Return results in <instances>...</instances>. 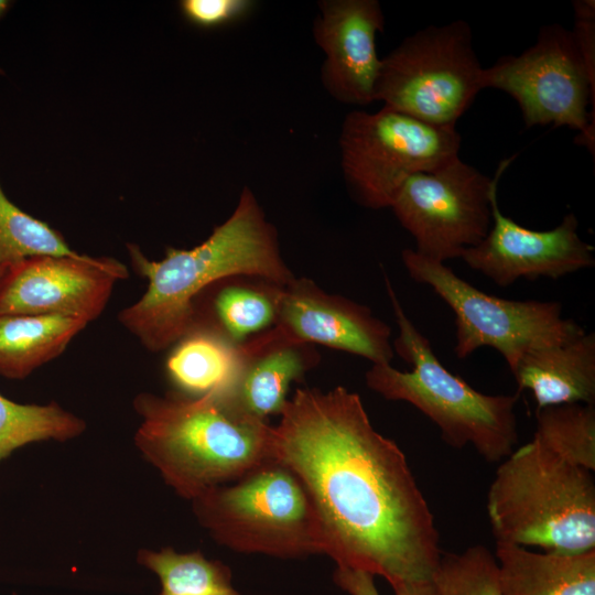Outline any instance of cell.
<instances>
[{
    "label": "cell",
    "mask_w": 595,
    "mask_h": 595,
    "mask_svg": "<svg viewBox=\"0 0 595 595\" xmlns=\"http://www.w3.org/2000/svg\"><path fill=\"white\" fill-rule=\"evenodd\" d=\"M241 348L239 377L225 396L240 411L261 421L281 413L290 385L318 359L311 345L288 342L271 328L247 339Z\"/></svg>",
    "instance_id": "16"
},
{
    "label": "cell",
    "mask_w": 595,
    "mask_h": 595,
    "mask_svg": "<svg viewBox=\"0 0 595 595\" xmlns=\"http://www.w3.org/2000/svg\"><path fill=\"white\" fill-rule=\"evenodd\" d=\"M138 560L159 576L160 595H239L231 584L229 569L199 552L142 550Z\"/></svg>",
    "instance_id": "22"
},
{
    "label": "cell",
    "mask_w": 595,
    "mask_h": 595,
    "mask_svg": "<svg viewBox=\"0 0 595 595\" xmlns=\"http://www.w3.org/2000/svg\"><path fill=\"white\" fill-rule=\"evenodd\" d=\"M538 409L569 403L595 404V334L586 333L528 351L510 370Z\"/></svg>",
    "instance_id": "17"
},
{
    "label": "cell",
    "mask_w": 595,
    "mask_h": 595,
    "mask_svg": "<svg viewBox=\"0 0 595 595\" xmlns=\"http://www.w3.org/2000/svg\"><path fill=\"white\" fill-rule=\"evenodd\" d=\"M536 420L533 440L563 459L595 470V404L540 408Z\"/></svg>",
    "instance_id": "23"
},
{
    "label": "cell",
    "mask_w": 595,
    "mask_h": 595,
    "mask_svg": "<svg viewBox=\"0 0 595 595\" xmlns=\"http://www.w3.org/2000/svg\"><path fill=\"white\" fill-rule=\"evenodd\" d=\"M313 24L315 43L325 55L321 79L338 102L366 106L376 101L381 58L376 35L385 28L377 0H323Z\"/></svg>",
    "instance_id": "15"
},
{
    "label": "cell",
    "mask_w": 595,
    "mask_h": 595,
    "mask_svg": "<svg viewBox=\"0 0 595 595\" xmlns=\"http://www.w3.org/2000/svg\"><path fill=\"white\" fill-rule=\"evenodd\" d=\"M455 128L437 127L383 106L355 110L342 125L340 165L353 198L371 209L390 208L405 181L459 156Z\"/></svg>",
    "instance_id": "9"
},
{
    "label": "cell",
    "mask_w": 595,
    "mask_h": 595,
    "mask_svg": "<svg viewBox=\"0 0 595 595\" xmlns=\"http://www.w3.org/2000/svg\"><path fill=\"white\" fill-rule=\"evenodd\" d=\"M511 161H501L494 177L459 156L410 176L390 208L415 240L413 250L444 263L477 246L491 227V193Z\"/></svg>",
    "instance_id": "11"
},
{
    "label": "cell",
    "mask_w": 595,
    "mask_h": 595,
    "mask_svg": "<svg viewBox=\"0 0 595 595\" xmlns=\"http://www.w3.org/2000/svg\"><path fill=\"white\" fill-rule=\"evenodd\" d=\"M272 426L275 459L299 478L336 566L382 576L393 593L433 581V513L399 446L344 387L298 389Z\"/></svg>",
    "instance_id": "1"
},
{
    "label": "cell",
    "mask_w": 595,
    "mask_h": 595,
    "mask_svg": "<svg viewBox=\"0 0 595 595\" xmlns=\"http://www.w3.org/2000/svg\"><path fill=\"white\" fill-rule=\"evenodd\" d=\"M385 283L399 328L393 350L413 368L401 371L391 364L371 365L365 376L368 388L385 399L415 407L452 447L470 444L487 462L505 459L518 443L515 410L519 396L485 394L450 372L404 313L386 274Z\"/></svg>",
    "instance_id": "5"
},
{
    "label": "cell",
    "mask_w": 595,
    "mask_h": 595,
    "mask_svg": "<svg viewBox=\"0 0 595 595\" xmlns=\"http://www.w3.org/2000/svg\"><path fill=\"white\" fill-rule=\"evenodd\" d=\"M0 73H2V71L0 69Z\"/></svg>",
    "instance_id": "29"
},
{
    "label": "cell",
    "mask_w": 595,
    "mask_h": 595,
    "mask_svg": "<svg viewBox=\"0 0 595 595\" xmlns=\"http://www.w3.org/2000/svg\"><path fill=\"white\" fill-rule=\"evenodd\" d=\"M242 361L241 344L234 343L213 322L196 316L174 344L166 371L171 381L191 397L213 391L227 394L239 377Z\"/></svg>",
    "instance_id": "19"
},
{
    "label": "cell",
    "mask_w": 595,
    "mask_h": 595,
    "mask_svg": "<svg viewBox=\"0 0 595 595\" xmlns=\"http://www.w3.org/2000/svg\"><path fill=\"white\" fill-rule=\"evenodd\" d=\"M595 68L578 45L573 30L559 23L540 29L536 43L519 55L499 57L484 68L482 87L500 89L518 104L527 128L567 126L578 131L580 143L594 153Z\"/></svg>",
    "instance_id": "10"
},
{
    "label": "cell",
    "mask_w": 595,
    "mask_h": 595,
    "mask_svg": "<svg viewBox=\"0 0 595 595\" xmlns=\"http://www.w3.org/2000/svg\"><path fill=\"white\" fill-rule=\"evenodd\" d=\"M250 0H183L180 3L185 19L201 28H216L236 22L247 15Z\"/></svg>",
    "instance_id": "27"
},
{
    "label": "cell",
    "mask_w": 595,
    "mask_h": 595,
    "mask_svg": "<svg viewBox=\"0 0 595 595\" xmlns=\"http://www.w3.org/2000/svg\"><path fill=\"white\" fill-rule=\"evenodd\" d=\"M495 558L502 595H595V550L537 553L496 542Z\"/></svg>",
    "instance_id": "18"
},
{
    "label": "cell",
    "mask_w": 595,
    "mask_h": 595,
    "mask_svg": "<svg viewBox=\"0 0 595 595\" xmlns=\"http://www.w3.org/2000/svg\"><path fill=\"white\" fill-rule=\"evenodd\" d=\"M229 279L214 298L215 322L234 343L242 344L272 327L282 285L261 279Z\"/></svg>",
    "instance_id": "21"
},
{
    "label": "cell",
    "mask_w": 595,
    "mask_h": 595,
    "mask_svg": "<svg viewBox=\"0 0 595 595\" xmlns=\"http://www.w3.org/2000/svg\"><path fill=\"white\" fill-rule=\"evenodd\" d=\"M401 258L412 280L431 286L455 315L457 358L480 347L496 349L509 369L530 350L570 340L585 331L562 316V306L550 301H517L487 294L442 262L403 249Z\"/></svg>",
    "instance_id": "8"
},
{
    "label": "cell",
    "mask_w": 595,
    "mask_h": 595,
    "mask_svg": "<svg viewBox=\"0 0 595 595\" xmlns=\"http://www.w3.org/2000/svg\"><path fill=\"white\" fill-rule=\"evenodd\" d=\"M85 428L84 420L57 403L20 404L0 394V461L28 443L67 441Z\"/></svg>",
    "instance_id": "24"
},
{
    "label": "cell",
    "mask_w": 595,
    "mask_h": 595,
    "mask_svg": "<svg viewBox=\"0 0 595 595\" xmlns=\"http://www.w3.org/2000/svg\"><path fill=\"white\" fill-rule=\"evenodd\" d=\"M58 231L15 206L0 185V266L37 256H74Z\"/></svg>",
    "instance_id": "25"
},
{
    "label": "cell",
    "mask_w": 595,
    "mask_h": 595,
    "mask_svg": "<svg viewBox=\"0 0 595 595\" xmlns=\"http://www.w3.org/2000/svg\"><path fill=\"white\" fill-rule=\"evenodd\" d=\"M493 225L486 237L462 255L464 262L499 286L519 279H559L595 264L594 247L578 232L573 213L550 230H532L501 213L497 187L490 197Z\"/></svg>",
    "instance_id": "13"
},
{
    "label": "cell",
    "mask_w": 595,
    "mask_h": 595,
    "mask_svg": "<svg viewBox=\"0 0 595 595\" xmlns=\"http://www.w3.org/2000/svg\"><path fill=\"white\" fill-rule=\"evenodd\" d=\"M127 248L148 289L118 318L150 351L174 345L192 327L197 316L194 300L207 286L236 277L279 285L294 279L281 256L275 228L248 187L231 215L198 246L167 248L159 261L148 259L134 244Z\"/></svg>",
    "instance_id": "2"
},
{
    "label": "cell",
    "mask_w": 595,
    "mask_h": 595,
    "mask_svg": "<svg viewBox=\"0 0 595 595\" xmlns=\"http://www.w3.org/2000/svg\"><path fill=\"white\" fill-rule=\"evenodd\" d=\"M270 328L288 342L324 345L372 365L391 364L394 357L387 323L369 307L329 294L305 278H294L281 286L277 320Z\"/></svg>",
    "instance_id": "14"
},
{
    "label": "cell",
    "mask_w": 595,
    "mask_h": 595,
    "mask_svg": "<svg viewBox=\"0 0 595 595\" xmlns=\"http://www.w3.org/2000/svg\"><path fill=\"white\" fill-rule=\"evenodd\" d=\"M483 69L466 21L429 25L381 58L376 101L423 122L455 128L483 89Z\"/></svg>",
    "instance_id": "7"
},
{
    "label": "cell",
    "mask_w": 595,
    "mask_h": 595,
    "mask_svg": "<svg viewBox=\"0 0 595 595\" xmlns=\"http://www.w3.org/2000/svg\"><path fill=\"white\" fill-rule=\"evenodd\" d=\"M133 404L142 419L137 447L186 499L277 461L272 426L244 413L223 393H140Z\"/></svg>",
    "instance_id": "3"
},
{
    "label": "cell",
    "mask_w": 595,
    "mask_h": 595,
    "mask_svg": "<svg viewBox=\"0 0 595 595\" xmlns=\"http://www.w3.org/2000/svg\"><path fill=\"white\" fill-rule=\"evenodd\" d=\"M234 483L192 500L198 521L217 542L284 559L325 554L317 515L288 467L275 461Z\"/></svg>",
    "instance_id": "6"
},
{
    "label": "cell",
    "mask_w": 595,
    "mask_h": 595,
    "mask_svg": "<svg viewBox=\"0 0 595 595\" xmlns=\"http://www.w3.org/2000/svg\"><path fill=\"white\" fill-rule=\"evenodd\" d=\"M64 315H0V376L23 379L58 357L86 327Z\"/></svg>",
    "instance_id": "20"
},
{
    "label": "cell",
    "mask_w": 595,
    "mask_h": 595,
    "mask_svg": "<svg viewBox=\"0 0 595 595\" xmlns=\"http://www.w3.org/2000/svg\"><path fill=\"white\" fill-rule=\"evenodd\" d=\"M594 472L532 439L501 461L487 496L496 542L549 553L595 550Z\"/></svg>",
    "instance_id": "4"
},
{
    "label": "cell",
    "mask_w": 595,
    "mask_h": 595,
    "mask_svg": "<svg viewBox=\"0 0 595 595\" xmlns=\"http://www.w3.org/2000/svg\"><path fill=\"white\" fill-rule=\"evenodd\" d=\"M433 581L440 595H502L495 554L480 544L442 553Z\"/></svg>",
    "instance_id": "26"
},
{
    "label": "cell",
    "mask_w": 595,
    "mask_h": 595,
    "mask_svg": "<svg viewBox=\"0 0 595 595\" xmlns=\"http://www.w3.org/2000/svg\"><path fill=\"white\" fill-rule=\"evenodd\" d=\"M129 275L115 258L37 256L0 278V315H64L89 323L105 310L117 281Z\"/></svg>",
    "instance_id": "12"
},
{
    "label": "cell",
    "mask_w": 595,
    "mask_h": 595,
    "mask_svg": "<svg viewBox=\"0 0 595 595\" xmlns=\"http://www.w3.org/2000/svg\"><path fill=\"white\" fill-rule=\"evenodd\" d=\"M7 267L8 266H0V278L3 274V272L6 271Z\"/></svg>",
    "instance_id": "28"
}]
</instances>
